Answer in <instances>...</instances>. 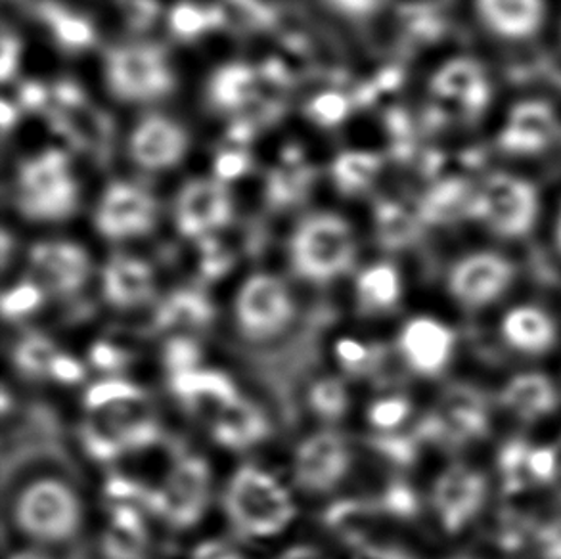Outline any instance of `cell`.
<instances>
[{
    "label": "cell",
    "instance_id": "3957f363",
    "mask_svg": "<svg viewBox=\"0 0 561 559\" xmlns=\"http://www.w3.org/2000/svg\"><path fill=\"white\" fill-rule=\"evenodd\" d=\"M357 255L355 230L335 213L307 215L289 236V266L311 286H330L347 276Z\"/></svg>",
    "mask_w": 561,
    "mask_h": 559
},
{
    "label": "cell",
    "instance_id": "2e32d148",
    "mask_svg": "<svg viewBox=\"0 0 561 559\" xmlns=\"http://www.w3.org/2000/svg\"><path fill=\"white\" fill-rule=\"evenodd\" d=\"M560 135L561 119L556 107L548 100L525 99L510 107L496 144L508 156L533 158L550 150Z\"/></svg>",
    "mask_w": 561,
    "mask_h": 559
},
{
    "label": "cell",
    "instance_id": "681fc988",
    "mask_svg": "<svg viewBox=\"0 0 561 559\" xmlns=\"http://www.w3.org/2000/svg\"><path fill=\"white\" fill-rule=\"evenodd\" d=\"M207 22L209 20H207L204 10L194 7V4H181V7L173 10V15H171V25L179 35L202 33Z\"/></svg>",
    "mask_w": 561,
    "mask_h": 559
},
{
    "label": "cell",
    "instance_id": "1f68e13d",
    "mask_svg": "<svg viewBox=\"0 0 561 559\" xmlns=\"http://www.w3.org/2000/svg\"><path fill=\"white\" fill-rule=\"evenodd\" d=\"M87 414H110L148 407L145 387L127 378H102L87 387L83 393Z\"/></svg>",
    "mask_w": 561,
    "mask_h": 559
},
{
    "label": "cell",
    "instance_id": "11a10c76",
    "mask_svg": "<svg viewBox=\"0 0 561 559\" xmlns=\"http://www.w3.org/2000/svg\"><path fill=\"white\" fill-rule=\"evenodd\" d=\"M245 169V161L242 156H227V158L219 159V176L217 179H225V176H238Z\"/></svg>",
    "mask_w": 561,
    "mask_h": 559
},
{
    "label": "cell",
    "instance_id": "277c9868",
    "mask_svg": "<svg viewBox=\"0 0 561 559\" xmlns=\"http://www.w3.org/2000/svg\"><path fill=\"white\" fill-rule=\"evenodd\" d=\"M15 207L30 223H64L79 207V184L68 156L45 150L25 159L15 179Z\"/></svg>",
    "mask_w": 561,
    "mask_h": 559
},
{
    "label": "cell",
    "instance_id": "bcb514c9",
    "mask_svg": "<svg viewBox=\"0 0 561 559\" xmlns=\"http://www.w3.org/2000/svg\"><path fill=\"white\" fill-rule=\"evenodd\" d=\"M533 545L542 559H561V515L537 523L533 533Z\"/></svg>",
    "mask_w": 561,
    "mask_h": 559
},
{
    "label": "cell",
    "instance_id": "680465c9",
    "mask_svg": "<svg viewBox=\"0 0 561 559\" xmlns=\"http://www.w3.org/2000/svg\"><path fill=\"white\" fill-rule=\"evenodd\" d=\"M552 448H554L556 458L554 484H552V487H556L558 492L561 494V437L556 441L554 445H552Z\"/></svg>",
    "mask_w": 561,
    "mask_h": 559
},
{
    "label": "cell",
    "instance_id": "44dd1931",
    "mask_svg": "<svg viewBox=\"0 0 561 559\" xmlns=\"http://www.w3.org/2000/svg\"><path fill=\"white\" fill-rule=\"evenodd\" d=\"M217 320V307L204 287L183 286L171 289L153 307V333L165 338L171 335H190L197 338L211 330Z\"/></svg>",
    "mask_w": 561,
    "mask_h": 559
},
{
    "label": "cell",
    "instance_id": "9c48e42d",
    "mask_svg": "<svg viewBox=\"0 0 561 559\" xmlns=\"http://www.w3.org/2000/svg\"><path fill=\"white\" fill-rule=\"evenodd\" d=\"M79 445L91 460L114 464L123 456L150 450L163 441V427L148 407L87 414L77 430Z\"/></svg>",
    "mask_w": 561,
    "mask_h": 559
},
{
    "label": "cell",
    "instance_id": "91938a15",
    "mask_svg": "<svg viewBox=\"0 0 561 559\" xmlns=\"http://www.w3.org/2000/svg\"><path fill=\"white\" fill-rule=\"evenodd\" d=\"M554 240L556 248H558V251L561 253V205L560 209H558V217H556Z\"/></svg>",
    "mask_w": 561,
    "mask_h": 559
},
{
    "label": "cell",
    "instance_id": "ba28073f",
    "mask_svg": "<svg viewBox=\"0 0 561 559\" xmlns=\"http://www.w3.org/2000/svg\"><path fill=\"white\" fill-rule=\"evenodd\" d=\"M213 469L204 454L181 450L158 487L153 515L171 531L194 529L204 522L213 502Z\"/></svg>",
    "mask_w": 561,
    "mask_h": 559
},
{
    "label": "cell",
    "instance_id": "5b68a950",
    "mask_svg": "<svg viewBox=\"0 0 561 559\" xmlns=\"http://www.w3.org/2000/svg\"><path fill=\"white\" fill-rule=\"evenodd\" d=\"M296 317V297L288 282L276 274H250L236 289L232 322L238 335L248 343L263 345L280 340Z\"/></svg>",
    "mask_w": 561,
    "mask_h": 559
},
{
    "label": "cell",
    "instance_id": "83f0119b",
    "mask_svg": "<svg viewBox=\"0 0 561 559\" xmlns=\"http://www.w3.org/2000/svg\"><path fill=\"white\" fill-rule=\"evenodd\" d=\"M501 402L519 422L535 423L560 409V393L547 374L522 372L502 387Z\"/></svg>",
    "mask_w": 561,
    "mask_h": 559
},
{
    "label": "cell",
    "instance_id": "484cf974",
    "mask_svg": "<svg viewBox=\"0 0 561 559\" xmlns=\"http://www.w3.org/2000/svg\"><path fill=\"white\" fill-rule=\"evenodd\" d=\"M476 12L489 33L504 41H525L542 30L547 0H476Z\"/></svg>",
    "mask_w": 561,
    "mask_h": 559
},
{
    "label": "cell",
    "instance_id": "ee69618b",
    "mask_svg": "<svg viewBox=\"0 0 561 559\" xmlns=\"http://www.w3.org/2000/svg\"><path fill=\"white\" fill-rule=\"evenodd\" d=\"M416 238V228L412 220L401 213H386L379 219V242L389 250H401Z\"/></svg>",
    "mask_w": 561,
    "mask_h": 559
},
{
    "label": "cell",
    "instance_id": "4316f807",
    "mask_svg": "<svg viewBox=\"0 0 561 559\" xmlns=\"http://www.w3.org/2000/svg\"><path fill=\"white\" fill-rule=\"evenodd\" d=\"M383 515L376 499L345 497L330 502L320 514V525L340 545L355 550L374 540V531Z\"/></svg>",
    "mask_w": 561,
    "mask_h": 559
},
{
    "label": "cell",
    "instance_id": "d590c367",
    "mask_svg": "<svg viewBox=\"0 0 561 559\" xmlns=\"http://www.w3.org/2000/svg\"><path fill=\"white\" fill-rule=\"evenodd\" d=\"M46 289L37 280L23 278L4 289L2 294V318L10 324H20L35 317L46 303Z\"/></svg>",
    "mask_w": 561,
    "mask_h": 559
},
{
    "label": "cell",
    "instance_id": "f546056e",
    "mask_svg": "<svg viewBox=\"0 0 561 559\" xmlns=\"http://www.w3.org/2000/svg\"><path fill=\"white\" fill-rule=\"evenodd\" d=\"M401 271L389 261L366 265L355 278V309L365 318L387 317L402 301Z\"/></svg>",
    "mask_w": 561,
    "mask_h": 559
},
{
    "label": "cell",
    "instance_id": "94428289",
    "mask_svg": "<svg viewBox=\"0 0 561 559\" xmlns=\"http://www.w3.org/2000/svg\"><path fill=\"white\" fill-rule=\"evenodd\" d=\"M450 559H476V558H471V556H455V558H450Z\"/></svg>",
    "mask_w": 561,
    "mask_h": 559
},
{
    "label": "cell",
    "instance_id": "816d5d0a",
    "mask_svg": "<svg viewBox=\"0 0 561 559\" xmlns=\"http://www.w3.org/2000/svg\"><path fill=\"white\" fill-rule=\"evenodd\" d=\"M230 265H232V261H230V258H228L225 251L215 250V248H205L199 271H202L204 280L215 282V280L222 278V276L230 271Z\"/></svg>",
    "mask_w": 561,
    "mask_h": 559
},
{
    "label": "cell",
    "instance_id": "8992f818",
    "mask_svg": "<svg viewBox=\"0 0 561 559\" xmlns=\"http://www.w3.org/2000/svg\"><path fill=\"white\" fill-rule=\"evenodd\" d=\"M540 213L539 190L525 176L494 173L470 196L468 217L504 240H519L531 232Z\"/></svg>",
    "mask_w": 561,
    "mask_h": 559
},
{
    "label": "cell",
    "instance_id": "d4e9b609",
    "mask_svg": "<svg viewBox=\"0 0 561 559\" xmlns=\"http://www.w3.org/2000/svg\"><path fill=\"white\" fill-rule=\"evenodd\" d=\"M146 515L135 506H107L99 543L102 559H148L152 533Z\"/></svg>",
    "mask_w": 561,
    "mask_h": 559
},
{
    "label": "cell",
    "instance_id": "f6af8a7d",
    "mask_svg": "<svg viewBox=\"0 0 561 559\" xmlns=\"http://www.w3.org/2000/svg\"><path fill=\"white\" fill-rule=\"evenodd\" d=\"M48 379L64 387L81 386L87 379V368L84 364L69 353L60 351L48 370Z\"/></svg>",
    "mask_w": 561,
    "mask_h": 559
},
{
    "label": "cell",
    "instance_id": "cb8c5ba5",
    "mask_svg": "<svg viewBox=\"0 0 561 559\" xmlns=\"http://www.w3.org/2000/svg\"><path fill=\"white\" fill-rule=\"evenodd\" d=\"M215 445L228 453H250L273 435V422L257 402L243 397L209 422Z\"/></svg>",
    "mask_w": 561,
    "mask_h": 559
},
{
    "label": "cell",
    "instance_id": "b9f144b4",
    "mask_svg": "<svg viewBox=\"0 0 561 559\" xmlns=\"http://www.w3.org/2000/svg\"><path fill=\"white\" fill-rule=\"evenodd\" d=\"M135 358L137 355L133 349L107 338L92 341L89 347V364L104 378H123V374L135 364Z\"/></svg>",
    "mask_w": 561,
    "mask_h": 559
},
{
    "label": "cell",
    "instance_id": "603a6c76",
    "mask_svg": "<svg viewBox=\"0 0 561 559\" xmlns=\"http://www.w3.org/2000/svg\"><path fill=\"white\" fill-rule=\"evenodd\" d=\"M432 91L437 99L468 115L483 114L493 100L491 76L473 58H455L443 64L433 76Z\"/></svg>",
    "mask_w": 561,
    "mask_h": 559
},
{
    "label": "cell",
    "instance_id": "d6986e66",
    "mask_svg": "<svg viewBox=\"0 0 561 559\" xmlns=\"http://www.w3.org/2000/svg\"><path fill=\"white\" fill-rule=\"evenodd\" d=\"M100 294L110 309L133 312L156 301L158 278L146 259L115 253L100 273Z\"/></svg>",
    "mask_w": 561,
    "mask_h": 559
},
{
    "label": "cell",
    "instance_id": "4fadbf2b",
    "mask_svg": "<svg viewBox=\"0 0 561 559\" xmlns=\"http://www.w3.org/2000/svg\"><path fill=\"white\" fill-rule=\"evenodd\" d=\"M516 280V265L496 251H473L450 266L447 289L463 309H485L499 301Z\"/></svg>",
    "mask_w": 561,
    "mask_h": 559
},
{
    "label": "cell",
    "instance_id": "f5cc1de1",
    "mask_svg": "<svg viewBox=\"0 0 561 559\" xmlns=\"http://www.w3.org/2000/svg\"><path fill=\"white\" fill-rule=\"evenodd\" d=\"M92 31L87 23L77 18H61L58 22V37L66 45L81 46L91 41Z\"/></svg>",
    "mask_w": 561,
    "mask_h": 559
},
{
    "label": "cell",
    "instance_id": "f35d334b",
    "mask_svg": "<svg viewBox=\"0 0 561 559\" xmlns=\"http://www.w3.org/2000/svg\"><path fill=\"white\" fill-rule=\"evenodd\" d=\"M366 445L393 468L407 469L416 464L422 441L412 430L410 433H374Z\"/></svg>",
    "mask_w": 561,
    "mask_h": 559
},
{
    "label": "cell",
    "instance_id": "5bb4252c",
    "mask_svg": "<svg viewBox=\"0 0 561 559\" xmlns=\"http://www.w3.org/2000/svg\"><path fill=\"white\" fill-rule=\"evenodd\" d=\"M31 278L58 299H77L92 278L91 255L81 243L71 240H43L27 253Z\"/></svg>",
    "mask_w": 561,
    "mask_h": 559
},
{
    "label": "cell",
    "instance_id": "e575fe53",
    "mask_svg": "<svg viewBox=\"0 0 561 559\" xmlns=\"http://www.w3.org/2000/svg\"><path fill=\"white\" fill-rule=\"evenodd\" d=\"M533 445L524 438H510L499 453V474L506 494H519L537 487L531 474Z\"/></svg>",
    "mask_w": 561,
    "mask_h": 559
},
{
    "label": "cell",
    "instance_id": "9f6ffc18",
    "mask_svg": "<svg viewBox=\"0 0 561 559\" xmlns=\"http://www.w3.org/2000/svg\"><path fill=\"white\" fill-rule=\"evenodd\" d=\"M15 56H18L15 43H12V38L4 37V43H2V77L4 79H8L10 71L14 69V64H10V58H15Z\"/></svg>",
    "mask_w": 561,
    "mask_h": 559
},
{
    "label": "cell",
    "instance_id": "8d00e7d4",
    "mask_svg": "<svg viewBox=\"0 0 561 559\" xmlns=\"http://www.w3.org/2000/svg\"><path fill=\"white\" fill-rule=\"evenodd\" d=\"M251 87H253L251 69L242 64H230L213 76L209 94L217 106L234 110L248 100Z\"/></svg>",
    "mask_w": 561,
    "mask_h": 559
},
{
    "label": "cell",
    "instance_id": "c3c4849f",
    "mask_svg": "<svg viewBox=\"0 0 561 559\" xmlns=\"http://www.w3.org/2000/svg\"><path fill=\"white\" fill-rule=\"evenodd\" d=\"M345 114H347V100L337 92L322 94L314 100L311 107L312 117L322 125H334V123L342 122Z\"/></svg>",
    "mask_w": 561,
    "mask_h": 559
},
{
    "label": "cell",
    "instance_id": "ab89813d",
    "mask_svg": "<svg viewBox=\"0 0 561 559\" xmlns=\"http://www.w3.org/2000/svg\"><path fill=\"white\" fill-rule=\"evenodd\" d=\"M204 363V345L197 338L190 335H171L161 345V366L165 376H179L186 372L202 368Z\"/></svg>",
    "mask_w": 561,
    "mask_h": 559
},
{
    "label": "cell",
    "instance_id": "7dc6e473",
    "mask_svg": "<svg viewBox=\"0 0 561 559\" xmlns=\"http://www.w3.org/2000/svg\"><path fill=\"white\" fill-rule=\"evenodd\" d=\"M186 559H248L240 546L232 540L220 537H209L199 540L188 552Z\"/></svg>",
    "mask_w": 561,
    "mask_h": 559
},
{
    "label": "cell",
    "instance_id": "e0dca14e",
    "mask_svg": "<svg viewBox=\"0 0 561 559\" xmlns=\"http://www.w3.org/2000/svg\"><path fill=\"white\" fill-rule=\"evenodd\" d=\"M232 213V197L222 181L196 179L186 182L176 194L173 219L183 238L202 240L227 227Z\"/></svg>",
    "mask_w": 561,
    "mask_h": 559
},
{
    "label": "cell",
    "instance_id": "52a82bcc",
    "mask_svg": "<svg viewBox=\"0 0 561 559\" xmlns=\"http://www.w3.org/2000/svg\"><path fill=\"white\" fill-rule=\"evenodd\" d=\"M104 73L110 92L125 104H152L175 89L168 54L148 43L119 45L106 54Z\"/></svg>",
    "mask_w": 561,
    "mask_h": 559
},
{
    "label": "cell",
    "instance_id": "d6a6232c",
    "mask_svg": "<svg viewBox=\"0 0 561 559\" xmlns=\"http://www.w3.org/2000/svg\"><path fill=\"white\" fill-rule=\"evenodd\" d=\"M335 363L353 378H374L386 368L389 351L383 343L340 338L334 345Z\"/></svg>",
    "mask_w": 561,
    "mask_h": 559
},
{
    "label": "cell",
    "instance_id": "7402d4cb",
    "mask_svg": "<svg viewBox=\"0 0 561 559\" xmlns=\"http://www.w3.org/2000/svg\"><path fill=\"white\" fill-rule=\"evenodd\" d=\"M171 397L194 417L213 418L242 399L234 379L217 368H197L168 378Z\"/></svg>",
    "mask_w": 561,
    "mask_h": 559
},
{
    "label": "cell",
    "instance_id": "74e56055",
    "mask_svg": "<svg viewBox=\"0 0 561 559\" xmlns=\"http://www.w3.org/2000/svg\"><path fill=\"white\" fill-rule=\"evenodd\" d=\"M412 412H414V404L409 397L399 391H391V393L379 395L368 404L366 423L376 433H397L399 427L409 422Z\"/></svg>",
    "mask_w": 561,
    "mask_h": 559
},
{
    "label": "cell",
    "instance_id": "7c38bea8",
    "mask_svg": "<svg viewBox=\"0 0 561 559\" xmlns=\"http://www.w3.org/2000/svg\"><path fill=\"white\" fill-rule=\"evenodd\" d=\"M160 205L148 190L133 182H112L94 209V228L104 240L129 242L152 235Z\"/></svg>",
    "mask_w": 561,
    "mask_h": 559
},
{
    "label": "cell",
    "instance_id": "7bdbcfd3",
    "mask_svg": "<svg viewBox=\"0 0 561 559\" xmlns=\"http://www.w3.org/2000/svg\"><path fill=\"white\" fill-rule=\"evenodd\" d=\"M335 159L337 161H335L334 176L343 190L355 192L363 189L373 181L374 174L378 173L379 161L370 153L350 151Z\"/></svg>",
    "mask_w": 561,
    "mask_h": 559
},
{
    "label": "cell",
    "instance_id": "9a60e30c",
    "mask_svg": "<svg viewBox=\"0 0 561 559\" xmlns=\"http://www.w3.org/2000/svg\"><path fill=\"white\" fill-rule=\"evenodd\" d=\"M489 497L486 477L466 464H455L433 481L432 510L440 529L448 535L462 533L485 506Z\"/></svg>",
    "mask_w": 561,
    "mask_h": 559
},
{
    "label": "cell",
    "instance_id": "f1b7e54d",
    "mask_svg": "<svg viewBox=\"0 0 561 559\" xmlns=\"http://www.w3.org/2000/svg\"><path fill=\"white\" fill-rule=\"evenodd\" d=\"M502 340L525 356L547 355L558 341V326L547 310L537 305H519L506 312L501 324Z\"/></svg>",
    "mask_w": 561,
    "mask_h": 559
},
{
    "label": "cell",
    "instance_id": "60d3db41",
    "mask_svg": "<svg viewBox=\"0 0 561 559\" xmlns=\"http://www.w3.org/2000/svg\"><path fill=\"white\" fill-rule=\"evenodd\" d=\"M376 504L383 517H391L397 522H410L420 514L417 492L401 477H393L387 481L386 487L376 497Z\"/></svg>",
    "mask_w": 561,
    "mask_h": 559
},
{
    "label": "cell",
    "instance_id": "ac0fdd59",
    "mask_svg": "<svg viewBox=\"0 0 561 559\" xmlns=\"http://www.w3.org/2000/svg\"><path fill=\"white\" fill-rule=\"evenodd\" d=\"M397 355L414 376L439 378L456 353V333L433 317H414L397 335Z\"/></svg>",
    "mask_w": 561,
    "mask_h": 559
},
{
    "label": "cell",
    "instance_id": "f907efd6",
    "mask_svg": "<svg viewBox=\"0 0 561 559\" xmlns=\"http://www.w3.org/2000/svg\"><path fill=\"white\" fill-rule=\"evenodd\" d=\"M351 559H417L414 554L409 552L407 548L397 545H387V543H368V545L358 546L351 550Z\"/></svg>",
    "mask_w": 561,
    "mask_h": 559
},
{
    "label": "cell",
    "instance_id": "7a4b0ae2",
    "mask_svg": "<svg viewBox=\"0 0 561 559\" xmlns=\"http://www.w3.org/2000/svg\"><path fill=\"white\" fill-rule=\"evenodd\" d=\"M220 507L228 527L243 540L280 537L297 520L288 484L257 464H242L232 471L220 494Z\"/></svg>",
    "mask_w": 561,
    "mask_h": 559
},
{
    "label": "cell",
    "instance_id": "836d02e7",
    "mask_svg": "<svg viewBox=\"0 0 561 559\" xmlns=\"http://www.w3.org/2000/svg\"><path fill=\"white\" fill-rule=\"evenodd\" d=\"M307 409L328 425L345 420L351 410V395L345 381L337 376L314 379L307 391Z\"/></svg>",
    "mask_w": 561,
    "mask_h": 559
},
{
    "label": "cell",
    "instance_id": "db71d44e",
    "mask_svg": "<svg viewBox=\"0 0 561 559\" xmlns=\"http://www.w3.org/2000/svg\"><path fill=\"white\" fill-rule=\"evenodd\" d=\"M273 559H330L327 554L320 550L319 546L314 545H305V543H299V545L289 546L286 550H282L278 556H274Z\"/></svg>",
    "mask_w": 561,
    "mask_h": 559
},
{
    "label": "cell",
    "instance_id": "6f0895ef",
    "mask_svg": "<svg viewBox=\"0 0 561 559\" xmlns=\"http://www.w3.org/2000/svg\"><path fill=\"white\" fill-rule=\"evenodd\" d=\"M7 559H54L41 548H18L14 552L8 554Z\"/></svg>",
    "mask_w": 561,
    "mask_h": 559
},
{
    "label": "cell",
    "instance_id": "8fae6325",
    "mask_svg": "<svg viewBox=\"0 0 561 559\" xmlns=\"http://www.w3.org/2000/svg\"><path fill=\"white\" fill-rule=\"evenodd\" d=\"M355 453L350 438L334 427L312 431L297 443L291 456V477L299 491L327 497L350 477Z\"/></svg>",
    "mask_w": 561,
    "mask_h": 559
},
{
    "label": "cell",
    "instance_id": "ffe728a7",
    "mask_svg": "<svg viewBox=\"0 0 561 559\" xmlns=\"http://www.w3.org/2000/svg\"><path fill=\"white\" fill-rule=\"evenodd\" d=\"M188 146V135L183 125L165 115H148L130 133V161L142 171L161 173L179 166Z\"/></svg>",
    "mask_w": 561,
    "mask_h": 559
},
{
    "label": "cell",
    "instance_id": "30bf717a",
    "mask_svg": "<svg viewBox=\"0 0 561 559\" xmlns=\"http://www.w3.org/2000/svg\"><path fill=\"white\" fill-rule=\"evenodd\" d=\"M491 430V407L478 387L455 384L447 387L432 412L417 420L414 433L430 445L462 448Z\"/></svg>",
    "mask_w": 561,
    "mask_h": 559
},
{
    "label": "cell",
    "instance_id": "6da1fadb",
    "mask_svg": "<svg viewBox=\"0 0 561 559\" xmlns=\"http://www.w3.org/2000/svg\"><path fill=\"white\" fill-rule=\"evenodd\" d=\"M10 520L15 533L37 548L66 546L83 533L87 510L76 483L46 471L15 489Z\"/></svg>",
    "mask_w": 561,
    "mask_h": 559
},
{
    "label": "cell",
    "instance_id": "4dcf8cb0",
    "mask_svg": "<svg viewBox=\"0 0 561 559\" xmlns=\"http://www.w3.org/2000/svg\"><path fill=\"white\" fill-rule=\"evenodd\" d=\"M60 349L56 341L38 330H25L15 338L10 349V363L15 374L27 381H45Z\"/></svg>",
    "mask_w": 561,
    "mask_h": 559
}]
</instances>
